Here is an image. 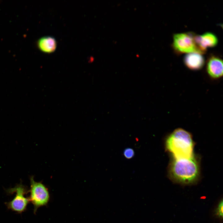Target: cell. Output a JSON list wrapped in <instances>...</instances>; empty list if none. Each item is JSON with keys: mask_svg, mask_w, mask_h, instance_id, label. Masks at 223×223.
I'll return each mask as SVG.
<instances>
[{"mask_svg": "<svg viewBox=\"0 0 223 223\" xmlns=\"http://www.w3.org/2000/svg\"><path fill=\"white\" fill-rule=\"evenodd\" d=\"M195 40L202 54L205 53L207 47H214L218 43L216 36L210 32H207L202 35H195Z\"/></svg>", "mask_w": 223, "mask_h": 223, "instance_id": "7", "label": "cell"}, {"mask_svg": "<svg viewBox=\"0 0 223 223\" xmlns=\"http://www.w3.org/2000/svg\"><path fill=\"white\" fill-rule=\"evenodd\" d=\"M207 73L213 80L220 79L223 76V61L215 56H211L208 60L206 65Z\"/></svg>", "mask_w": 223, "mask_h": 223, "instance_id": "6", "label": "cell"}, {"mask_svg": "<svg viewBox=\"0 0 223 223\" xmlns=\"http://www.w3.org/2000/svg\"><path fill=\"white\" fill-rule=\"evenodd\" d=\"M37 45L42 52L47 54L54 52L57 47L56 40L54 37L50 36L41 37L37 41Z\"/></svg>", "mask_w": 223, "mask_h": 223, "instance_id": "9", "label": "cell"}, {"mask_svg": "<svg viewBox=\"0 0 223 223\" xmlns=\"http://www.w3.org/2000/svg\"><path fill=\"white\" fill-rule=\"evenodd\" d=\"M124 156L127 159H130L133 158L134 155V150L130 148H127L124 149L123 151Z\"/></svg>", "mask_w": 223, "mask_h": 223, "instance_id": "10", "label": "cell"}, {"mask_svg": "<svg viewBox=\"0 0 223 223\" xmlns=\"http://www.w3.org/2000/svg\"><path fill=\"white\" fill-rule=\"evenodd\" d=\"M30 188L29 190V202L34 206V213L35 214L39 208L46 206L50 199V195L48 188L42 182H37L34 177L30 178Z\"/></svg>", "mask_w": 223, "mask_h": 223, "instance_id": "4", "label": "cell"}, {"mask_svg": "<svg viewBox=\"0 0 223 223\" xmlns=\"http://www.w3.org/2000/svg\"><path fill=\"white\" fill-rule=\"evenodd\" d=\"M195 143L189 132L181 128L175 129L165 139L166 151L177 159H187L193 157Z\"/></svg>", "mask_w": 223, "mask_h": 223, "instance_id": "2", "label": "cell"}, {"mask_svg": "<svg viewBox=\"0 0 223 223\" xmlns=\"http://www.w3.org/2000/svg\"><path fill=\"white\" fill-rule=\"evenodd\" d=\"M195 34L191 33H176L173 36V46L179 53H201L196 43Z\"/></svg>", "mask_w": 223, "mask_h": 223, "instance_id": "5", "label": "cell"}, {"mask_svg": "<svg viewBox=\"0 0 223 223\" xmlns=\"http://www.w3.org/2000/svg\"><path fill=\"white\" fill-rule=\"evenodd\" d=\"M184 62L186 67L193 70L201 69L205 63L204 58L202 55L195 52L187 53L184 56Z\"/></svg>", "mask_w": 223, "mask_h": 223, "instance_id": "8", "label": "cell"}, {"mask_svg": "<svg viewBox=\"0 0 223 223\" xmlns=\"http://www.w3.org/2000/svg\"><path fill=\"white\" fill-rule=\"evenodd\" d=\"M6 192L9 195L15 194L12 200L5 203L8 209L19 214L26 210L30 202L28 197H26L25 195L29 193V190L21 182L14 187L6 190Z\"/></svg>", "mask_w": 223, "mask_h": 223, "instance_id": "3", "label": "cell"}, {"mask_svg": "<svg viewBox=\"0 0 223 223\" xmlns=\"http://www.w3.org/2000/svg\"><path fill=\"white\" fill-rule=\"evenodd\" d=\"M216 213L219 217H222L223 216V201H221L219 203L217 208L216 209Z\"/></svg>", "mask_w": 223, "mask_h": 223, "instance_id": "11", "label": "cell"}, {"mask_svg": "<svg viewBox=\"0 0 223 223\" xmlns=\"http://www.w3.org/2000/svg\"><path fill=\"white\" fill-rule=\"evenodd\" d=\"M168 176L172 181L182 184L196 182L201 176L200 158L195 155L187 159L172 157L168 166Z\"/></svg>", "mask_w": 223, "mask_h": 223, "instance_id": "1", "label": "cell"}]
</instances>
